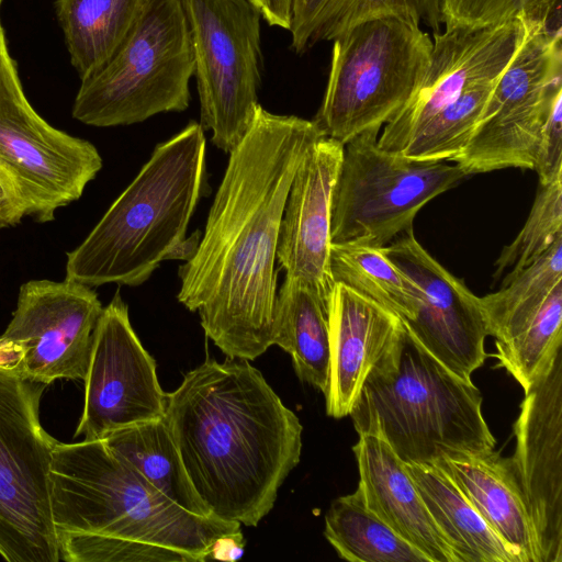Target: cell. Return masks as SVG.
Wrapping results in <instances>:
<instances>
[{
	"mask_svg": "<svg viewBox=\"0 0 562 562\" xmlns=\"http://www.w3.org/2000/svg\"><path fill=\"white\" fill-rule=\"evenodd\" d=\"M193 75L181 0H154L112 56L81 79L72 116L87 125L111 127L182 112L190 103Z\"/></svg>",
	"mask_w": 562,
	"mask_h": 562,
	"instance_id": "cell-7",
	"label": "cell"
},
{
	"mask_svg": "<svg viewBox=\"0 0 562 562\" xmlns=\"http://www.w3.org/2000/svg\"><path fill=\"white\" fill-rule=\"evenodd\" d=\"M512 457L541 562H562V351L529 390L514 424Z\"/></svg>",
	"mask_w": 562,
	"mask_h": 562,
	"instance_id": "cell-16",
	"label": "cell"
},
{
	"mask_svg": "<svg viewBox=\"0 0 562 562\" xmlns=\"http://www.w3.org/2000/svg\"><path fill=\"white\" fill-rule=\"evenodd\" d=\"M193 55L201 126L229 154L249 131L260 86V20L248 0H181Z\"/></svg>",
	"mask_w": 562,
	"mask_h": 562,
	"instance_id": "cell-11",
	"label": "cell"
},
{
	"mask_svg": "<svg viewBox=\"0 0 562 562\" xmlns=\"http://www.w3.org/2000/svg\"><path fill=\"white\" fill-rule=\"evenodd\" d=\"M328 304L300 281L285 277L273 311L272 345L286 351L297 378L324 395L329 375Z\"/></svg>",
	"mask_w": 562,
	"mask_h": 562,
	"instance_id": "cell-22",
	"label": "cell"
},
{
	"mask_svg": "<svg viewBox=\"0 0 562 562\" xmlns=\"http://www.w3.org/2000/svg\"><path fill=\"white\" fill-rule=\"evenodd\" d=\"M405 467L458 562H520L436 462Z\"/></svg>",
	"mask_w": 562,
	"mask_h": 562,
	"instance_id": "cell-21",
	"label": "cell"
},
{
	"mask_svg": "<svg viewBox=\"0 0 562 562\" xmlns=\"http://www.w3.org/2000/svg\"><path fill=\"white\" fill-rule=\"evenodd\" d=\"M329 375L326 413L348 416L366 379L403 328L401 318L347 285L335 282L329 304Z\"/></svg>",
	"mask_w": 562,
	"mask_h": 562,
	"instance_id": "cell-18",
	"label": "cell"
},
{
	"mask_svg": "<svg viewBox=\"0 0 562 562\" xmlns=\"http://www.w3.org/2000/svg\"><path fill=\"white\" fill-rule=\"evenodd\" d=\"M436 462L471 501L493 531L519 557L541 562L537 531L513 459L488 449L452 452Z\"/></svg>",
	"mask_w": 562,
	"mask_h": 562,
	"instance_id": "cell-20",
	"label": "cell"
},
{
	"mask_svg": "<svg viewBox=\"0 0 562 562\" xmlns=\"http://www.w3.org/2000/svg\"><path fill=\"white\" fill-rule=\"evenodd\" d=\"M324 136L314 121L260 104L227 167L194 256L178 271V301L198 312L227 358L255 360L272 346L277 245L296 169Z\"/></svg>",
	"mask_w": 562,
	"mask_h": 562,
	"instance_id": "cell-1",
	"label": "cell"
},
{
	"mask_svg": "<svg viewBox=\"0 0 562 562\" xmlns=\"http://www.w3.org/2000/svg\"><path fill=\"white\" fill-rule=\"evenodd\" d=\"M344 145L321 136L305 151L283 210L277 262L325 302L335 285L330 271V217Z\"/></svg>",
	"mask_w": 562,
	"mask_h": 562,
	"instance_id": "cell-17",
	"label": "cell"
},
{
	"mask_svg": "<svg viewBox=\"0 0 562 562\" xmlns=\"http://www.w3.org/2000/svg\"><path fill=\"white\" fill-rule=\"evenodd\" d=\"M390 15L441 32V0H296L289 29L291 47L302 54L319 42L334 41L361 22Z\"/></svg>",
	"mask_w": 562,
	"mask_h": 562,
	"instance_id": "cell-24",
	"label": "cell"
},
{
	"mask_svg": "<svg viewBox=\"0 0 562 562\" xmlns=\"http://www.w3.org/2000/svg\"><path fill=\"white\" fill-rule=\"evenodd\" d=\"M498 79L465 90L416 134L401 154L422 161H452L468 144Z\"/></svg>",
	"mask_w": 562,
	"mask_h": 562,
	"instance_id": "cell-29",
	"label": "cell"
},
{
	"mask_svg": "<svg viewBox=\"0 0 562 562\" xmlns=\"http://www.w3.org/2000/svg\"><path fill=\"white\" fill-rule=\"evenodd\" d=\"M206 186V142L191 122L158 144L83 241L67 252V280L138 286L186 239Z\"/></svg>",
	"mask_w": 562,
	"mask_h": 562,
	"instance_id": "cell-4",
	"label": "cell"
},
{
	"mask_svg": "<svg viewBox=\"0 0 562 562\" xmlns=\"http://www.w3.org/2000/svg\"><path fill=\"white\" fill-rule=\"evenodd\" d=\"M102 168L93 144L49 125L26 99L0 21V172L40 223L81 198Z\"/></svg>",
	"mask_w": 562,
	"mask_h": 562,
	"instance_id": "cell-10",
	"label": "cell"
},
{
	"mask_svg": "<svg viewBox=\"0 0 562 562\" xmlns=\"http://www.w3.org/2000/svg\"><path fill=\"white\" fill-rule=\"evenodd\" d=\"M528 33L517 19L485 27L434 33L428 71L417 92L378 137L385 151L401 154L441 110L475 83L502 76Z\"/></svg>",
	"mask_w": 562,
	"mask_h": 562,
	"instance_id": "cell-15",
	"label": "cell"
},
{
	"mask_svg": "<svg viewBox=\"0 0 562 562\" xmlns=\"http://www.w3.org/2000/svg\"><path fill=\"white\" fill-rule=\"evenodd\" d=\"M23 216L11 182L0 172V227L14 226L21 222Z\"/></svg>",
	"mask_w": 562,
	"mask_h": 562,
	"instance_id": "cell-34",
	"label": "cell"
},
{
	"mask_svg": "<svg viewBox=\"0 0 562 562\" xmlns=\"http://www.w3.org/2000/svg\"><path fill=\"white\" fill-rule=\"evenodd\" d=\"M154 0H56L72 66L80 79L116 50Z\"/></svg>",
	"mask_w": 562,
	"mask_h": 562,
	"instance_id": "cell-23",
	"label": "cell"
},
{
	"mask_svg": "<svg viewBox=\"0 0 562 562\" xmlns=\"http://www.w3.org/2000/svg\"><path fill=\"white\" fill-rule=\"evenodd\" d=\"M2 2H3V0H0V7H1Z\"/></svg>",
	"mask_w": 562,
	"mask_h": 562,
	"instance_id": "cell-35",
	"label": "cell"
},
{
	"mask_svg": "<svg viewBox=\"0 0 562 562\" xmlns=\"http://www.w3.org/2000/svg\"><path fill=\"white\" fill-rule=\"evenodd\" d=\"M532 170L540 183L562 178V91L554 97L542 126Z\"/></svg>",
	"mask_w": 562,
	"mask_h": 562,
	"instance_id": "cell-32",
	"label": "cell"
},
{
	"mask_svg": "<svg viewBox=\"0 0 562 562\" xmlns=\"http://www.w3.org/2000/svg\"><path fill=\"white\" fill-rule=\"evenodd\" d=\"M562 0H441L442 25L485 27L521 19L549 31H562Z\"/></svg>",
	"mask_w": 562,
	"mask_h": 562,
	"instance_id": "cell-31",
	"label": "cell"
},
{
	"mask_svg": "<svg viewBox=\"0 0 562 562\" xmlns=\"http://www.w3.org/2000/svg\"><path fill=\"white\" fill-rule=\"evenodd\" d=\"M324 536L340 559L351 562H430L370 510L358 490L331 502Z\"/></svg>",
	"mask_w": 562,
	"mask_h": 562,
	"instance_id": "cell-26",
	"label": "cell"
},
{
	"mask_svg": "<svg viewBox=\"0 0 562 562\" xmlns=\"http://www.w3.org/2000/svg\"><path fill=\"white\" fill-rule=\"evenodd\" d=\"M103 306L90 286L65 279L20 286L16 308L1 339L16 345L22 379L48 385L85 380L92 336Z\"/></svg>",
	"mask_w": 562,
	"mask_h": 562,
	"instance_id": "cell-13",
	"label": "cell"
},
{
	"mask_svg": "<svg viewBox=\"0 0 562 562\" xmlns=\"http://www.w3.org/2000/svg\"><path fill=\"white\" fill-rule=\"evenodd\" d=\"M83 381L85 406L75 438L100 440L165 415L167 393L158 382L156 361L134 331L120 290L94 328Z\"/></svg>",
	"mask_w": 562,
	"mask_h": 562,
	"instance_id": "cell-12",
	"label": "cell"
},
{
	"mask_svg": "<svg viewBox=\"0 0 562 562\" xmlns=\"http://www.w3.org/2000/svg\"><path fill=\"white\" fill-rule=\"evenodd\" d=\"M561 281L562 235H559L540 257L502 284L498 291L479 296L488 336H497L532 313Z\"/></svg>",
	"mask_w": 562,
	"mask_h": 562,
	"instance_id": "cell-28",
	"label": "cell"
},
{
	"mask_svg": "<svg viewBox=\"0 0 562 562\" xmlns=\"http://www.w3.org/2000/svg\"><path fill=\"white\" fill-rule=\"evenodd\" d=\"M431 52L432 40L413 20L390 15L355 25L334 40L314 123L342 145L364 132H380L417 92Z\"/></svg>",
	"mask_w": 562,
	"mask_h": 562,
	"instance_id": "cell-6",
	"label": "cell"
},
{
	"mask_svg": "<svg viewBox=\"0 0 562 562\" xmlns=\"http://www.w3.org/2000/svg\"><path fill=\"white\" fill-rule=\"evenodd\" d=\"M384 251L417 286L415 315L402 321L405 330L448 370L471 381L486 358L480 297L419 244L413 227Z\"/></svg>",
	"mask_w": 562,
	"mask_h": 562,
	"instance_id": "cell-14",
	"label": "cell"
},
{
	"mask_svg": "<svg viewBox=\"0 0 562 562\" xmlns=\"http://www.w3.org/2000/svg\"><path fill=\"white\" fill-rule=\"evenodd\" d=\"M164 419L215 517L256 527L299 464L303 426L249 360L207 359L167 393Z\"/></svg>",
	"mask_w": 562,
	"mask_h": 562,
	"instance_id": "cell-2",
	"label": "cell"
},
{
	"mask_svg": "<svg viewBox=\"0 0 562 562\" xmlns=\"http://www.w3.org/2000/svg\"><path fill=\"white\" fill-rule=\"evenodd\" d=\"M102 440L183 510L212 515L191 484L164 417L120 428Z\"/></svg>",
	"mask_w": 562,
	"mask_h": 562,
	"instance_id": "cell-25",
	"label": "cell"
},
{
	"mask_svg": "<svg viewBox=\"0 0 562 562\" xmlns=\"http://www.w3.org/2000/svg\"><path fill=\"white\" fill-rule=\"evenodd\" d=\"M57 531L117 540L136 562H201L240 524L183 510L100 440L56 442L49 472Z\"/></svg>",
	"mask_w": 562,
	"mask_h": 562,
	"instance_id": "cell-3",
	"label": "cell"
},
{
	"mask_svg": "<svg viewBox=\"0 0 562 562\" xmlns=\"http://www.w3.org/2000/svg\"><path fill=\"white\" fill-rule=\"evenodd\" d=\"M45 386L0 367V555L8 562L60 561L49 480L57 441L38 414Z\"/></svg>",
	"mask_w": 562,
	"mask_h": 562,
	"instance_id": "cell-9",
	"label": "cell"
},
{
	"mask_svg": "<svg viewBox=\"0 0 562 562\" xmlns=\"http://www.w3.org/2000/svg\"><path fill=\"white\" fill-rule=\"evenodd\" d=\"M562 235V178L549 183H538L531 210L514 240L505 246L494 267V279L506 269L501 285L540 257Z\"/></svg>",
	"mask_w": 562,
	"mask_h": 562,
	"instance_id": "cell-30",
	"label": "cell"
},
{
	"mask_svg": "<svg viewBox=\"0 0 562 562\" xmlns=\"http://www.w3.org/2000/svg\"><path fill=\"white\" fill-rule=\"evenodd\" d=\"M482 402L472 380L448 370L403 326L349 415L353 426L373 420L405 463H427L452 452L494 449Z\"/></svg>",
	"mask_w": 562,
	"mask_h": 562,
	"instance_id": "cell-5",
	"label": "cell"
},
{
	"mask_svg": "<svg viewBox=\"0 0 562 562\" xmlns=\"http://www.w3.org/2000/svg\"><path fill=\"white\" fill-rule=\"evenodd\" d=\"M296 0H248L271 26L289 30Z\"/></svg>",
	"mask_w": 562,
	"mask_h": 562,
	"instance_id": "cell-33",
	"label": "cell"
},
{
	"mask_svg": "<svg viewBox=\"0 0 562 562\" xmlns=\"http://www.w3.org/2000/svg\"><path fill=\"white\" fill-rule=\"evenodd\" d=\"M378 131L344 144L331 199V244L385 247L413 227L423 206L469 177L458 164L382 150Z\"/></svg>",
	"mask_w": 562,
	"mask_h": 562,
	"instance_id": "cell-8",
	"label": "cell"
},
{
	"mask_svg": "<svg viewBox=\"0 0 562 562\" xmlns=\"http://www.w3.org/2000/svg\"><path fill=\"white\" fill-rule=\"evenodd\" d=\"M352 447L363 503L430 562H458L435 524L405 462L394 452L373 420L355 426Z\"/></svg>",
	"mask_w": 562,
	"mask_h": 562,
	"instance_id": "cell-19",
	"label": "cell"
},
{
	"mask_svg": "<svg viewBox=\"0 0 562 562\" xmlns=\"http://www.w3.org/2000/svg\"><path fill=\"white\" fill-rule=\"evenodd\" d=\"M330 271L339 282L396 314L401 321L413 318L417 286L385 254L384 247L360 243L330 246Z\"/></svg>",
	"mask_w": 562,
	"mask_h": 562,
	"instance_id": "cell-27",
	"label": "cell"
}]
</instances>
